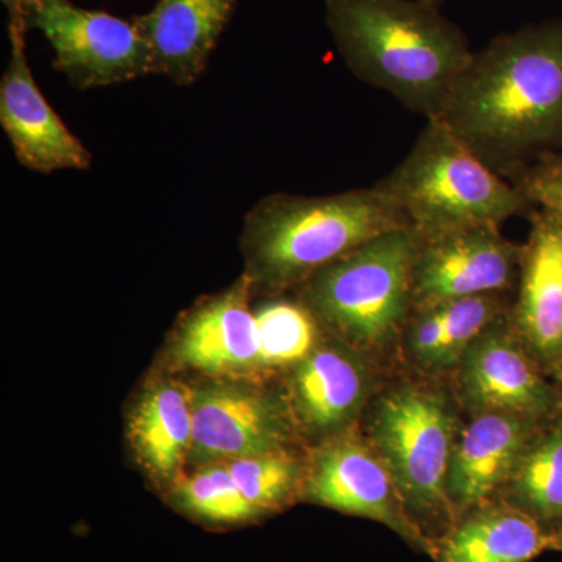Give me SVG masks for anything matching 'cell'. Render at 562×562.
Listing matches in <instances>:
<instances>
[{
    "mask_svg": "<svg viewBox=\"0 0 562 562\" xmlns=\"http://www.w3.org/2000/svg\"><path fill=\"white\" fill-rule=\"evenodd\" d=\"M503 179L562 151V20L501 33L473 54L439 117Z\"/></svg>",
    "mask_w": 562,
    "mask_h": 562,
    "instance_id": "6da1fadb",
    "label": "cell"
},
{
    "mask_svg": "<svg viewBox=\"0 0 562 562\" xmlns=\"http://www.w3.org/2000/svg\"><path fill=\"white\" fill-rule=\"evenodd\" d=\"M325 22L350 72L403 109L439 120L472 61L464 31L427 0H324Z\"/></svg>",
    "mask_w": 562,
    "mask_h": 562,
    "instance_id": "7a4b0ae2",
    "label": "cell"
},
{
    "mask_svg": "<svg viewBox=\"0 0 562 562\" xmlns=\"http://www.w3.org/2000/svg\"><path fill=\"white\" fill-rule=\"evenodd\" d=\"M402 227L409 224L401 206L375 184L328 195L273 192L244 217L246 277L251 291L286 290Z\"/></svg>",
    "mask_w": 562,
    "mask_h": 562,
    "instance_id": "3957f363",
    "label": "cell"
},
{
    "mask_svg": "<svg viewBox=\"0 0 562 562\" xmlns=\"http://www.w3.org/2000/svg\"><path fill=\"white\" fill-rule=\"evenodd\" d=\"M375 187L401 206L419 238L483 225L501 227L536 210L439 120L427 121L401 165Z\"/></svg>",
    "mask_w": 562,
    "mask_h": 562,
    "instance_id": "277c9868",
    "label": "cell"
},
{
    "mask_svg": "<svg viewBox=\"0 0 562 562\" xmlns=\"http://www.w3.org/2000/svg\"><path fill=\"white\" fill-rule=\"evenodd\" d=\"M419 236L413 227L376 236L302 284V303L346 341H390L413 310Z\"/></svg>",
    "mask_w": 562,
    "mask_h": 562,
    "instance_id": "5b68a950",
    "label": "cell"
},
{
    "mask_svg": "<svg viewBox=\"0 0 562 562\" xmlns=\"http://www.w3.org/2000/svg\"><path fill=\"white\" fill-rule=\"evenodd\" d=\"M373 441L386 462L409 519L435 549L457 514L447 492L453 422L441 397L402 387L382 398L373 416Z\"/></svg>",
    "mask_w": 562,
    "mask_h": 562,
    "instance_id": "8992f818",
    "label": "cell"
},
{
    "mask_svg": "<svg viewBox=\"0 0 562 562\" xmlns=\"http://www.w3.org/2000/svg\"><path fill=\"white\" fill-rule=\"evenodd\" d=\"M20 11L27 31L43 33L54 52V69L76 90L154 76L149 44L132 20L70 0H31Z\"/></svg>",
    "mask_w": 562,
    "mask_h": 562,
    "instance_id": "52a82bcc",
    "label": "cell"
},
{
    "mask_svg": "<svg viewBox=\"0 0 562 562\" xmlns=\"http://www.w3.org/2000/svg\"><path fill=\"white\" fill-rule=\"evenodd\" d=\"M10 55L0 80V125L14 157L29 171H88L91 151L66 127L60 114L44 98L25 50L24 16L9 11Z\"/></svg>",
    "mask_w": 562,
    "mask_h": 562,
    "instance_id": "ba28073f",
    "label": "cell"
},
{
    "mask_svg": "<svg viewBox=\"0 0 562 562\" xmlns=\"http://www.w3.org/2000/svg\"><path fill=\"white\" fill-rule=\"evenodd\" d=\"M522 247L498 227L461 228L419 238L413 277V310L436 303L502 294L519 279Z\"/></svg>",
    "mask_w": 562,
    "mask_h": 562,
    "instance_id": "9c48e42d",
    "label": "cell"
},
{
    "mask_svg": "<svg viewBox=\"0 0 562 562\" xmlns=\"http://www.w3.org/2000/svg\"><path fill=\"white\" fill-rule=\"evenodd\" d=\"M306 497L336 512L386 525L420 552L431 553L430 543L406 513L386 462L360 442L331 443L319 454Z\"/></svg>",
    "mask_w": 562,
    "mask_h": 562,
    "instance_id": "30bf717a",
    "label": "cell"
},
{
    "mask_svg": "<svg viewBox=\"0 0 562 562\" xmlns=\"http://www.w3.org/2000/svg\"><path fill=\"white\" fill-rule=\"evenodd\" d=\"M236 0H157L132 18L149 44L154 76L177 87L201 79L235 10Z\"/></svg>",
    "mask_w": 562,
    "mask_h": 562,
    "instance_id": "8fae6325",
    "label": "cell"
},
{
    "mask_svg": "<svg viewBox=\"0 0 562 562\" xmlns=\"http://www.w3.org/2000/svg\"><path fill=\"white\" fill-rule=\"evenodd\" d=\"M520 251L513 319L524 341L554 369L562 362V220L536 209Z\"/></svg>",
    "mask_w": 562,
    "mask_h": 562,
    "instance_id": "7c38bea8",
    "label": "cell"
},
{
    "mask_svg": "<svg viewBox=\"0 0 562 562\" xmlns=\"http://www.w3.org/2000/svg\"><path fill=\"white\" fill-rule=\"evenodd\" d=\"M497 322L462 358L461 382L468 401L483 413L543 416L553 408V392L519 342Z\"/></svg>",
    "mask_w": 562,
    "mask_h": 562,
    "instance_id": "4fadbf2b",
    "label": "cell"
},
{
    "mask_svg": "<svg viewBox=\"0 0 562 562\" xmlns=\"http://www.w3.org/2000/svg\"><path fill=\"white\" fill-rule=\"evenodd\" d=\"M191 450L202 458H238L273 452L284 438L279 412L255 392L213 384L191 394Z\"/></svg>",
    "mask_w": 562,
    "mask_h": 562,
    "instance_id": "5bb4252c",
    "label": "cell"
},
{
    "mask_svg": "<svg viewBox=\"0 0 562 562\" xmlns=\"http://www.w3.org/2000/svg\"><path fill=\"white\" fill-rule=\"evenodd\" d=\"M246 276L231 290L199 303L177 336V357L205 372H241L258 362V330Z\"/></svg>",
    "mask_w": 562,
    "mask_h": 562,
    "instance_id": "9a60e30c",
    "label": "cell"
},
{
    "mask_svg": "<svg viewBox=\"0 0 562 562\" xmlns=\"http://www.w3.org/2000/svg\"><path fill=\"white\" fill-rule=\"evenodd\" d=\"M525 417L482 413L462 431L450 458L447 492L454 514L486 503L513 476L528 449Z\"/></svg>",
    "mask_w": 562,
    "mask_h": 562,
    "instance_id": "2e32d148",
    "label": "cell"
},
{
    "mask_svg": "<svg viewBox=\"0 0 562 562\" xmlns=\"http://www.w3.org/2000/svg\"><path fill=\"white\" fill-rule=\"evenodd\" d=\"M554 532L512 503H483L436 543V562H530L554 550Z\"/></svg>",
    "mask_w": 562,
    "mask_h": 562,
    "instance_id": "e0dca14e",
    "label": "cell"
},
{
    "mask_svg": "<svg viewBox=\"0 0 562 562\" xmlns=\"http://www.w3.org/2000/svg\"><path fill=\"white\" fill-rule=\"evenodd\" d=\"M501 294L479 295L436 303L413 310L408 328L409 349L420 364L432 369L450 368L502 313Z\"/></svg>",
    "mask_w": 562,
    "mask_h": 562,
    "instance_id": "ac0fdd59",
    "label": "cell"
},
{
    "mask_svg": "<svg viewBox=\"0 0 562 562\" xmlns=\"http://www.w3.org/2000/svg\"><path fill=\"white\" fill-rule=\"evenodd\" d=\"M364 390L360 366L341 351H314L295 372L299 409L317 430H330L349 419L360 406Z\"/></svg>",
    "mask_w": 562,
    "mask_h": 562,
    "instance_id": "d6986e66",
    "label": "cell"
},
{
    "mask_svg": "<svg viewBox=\"0 0 562 562\" xmlns=\"http://www.w3.org/2000/svg\"><path fill=\"white\" fill-rule=\"evenodd\" d=\"M132 438L151 473L168 480L191 450V394L165 384L144 395L133 414Z\"/></svg>",
    "mask_w": 562,
    "mask_h": 562,
    "instance_id": "ffe728a7",
    "label": "cell"
},
{
    "mask_svg": "<svg viewBox=\"0 0 562 562\" xmlns=\"http://www.w3.org/2000/svg\"><path fill=\"white\" fill-rule=\"evenodd\" d=\"M509 503L549 530L553 531L552 525L562 524V422L525 450L512 476Z\"/></svg>",
    "mask_w": 562,
    "mask_h": 562,
    "instance_id": "44dd1931",
    "label": "cell"
},
{
    "mask_svg": "<svg viewBox=\"0 0 562 562\" xmlns=\"http://www.w3.org/2000/svg\"><path fill=\"white\" fill-rule=\"evenodd\" d=\"M177 506L210 527H236L260 519L244 497L228 465H211L179 484Z\"/></svg>",
    "mask_w": 562,
    "mask_h": 562,
    "instance_id": "7402d4cb",
    "label": "cell"
},
{
    "mask_svg": "<svg viewBox=\"0 0 562 562\" xmlns=\"http://www.w3.org/2000/svg\"><path fill=\"white\" fill-rule=\"evenodd\" d=\"M316 317L303 303L272 301L255 310L258 362L283 366L305 360L316 339Z\"/></svg>",
    "mask_w": 562,
    "mask_h": 562,
    "instance_id": "603a6c76",
    "label": "cell"
},
{
    "mask_svg": "<svg viewBox=\"0 0 562 562\" xmlns=\"http://www.w3.org/2000/svg\"><path fill=\"white\" fill-rule=\"evenodd\" d=\"M228 469L244 497L260 517L277 512L290 501L297 482L295 461L280 449L238 458L228 464Z\"/></svg>",
    "mask_w": 562,
    "mask_h": 562,
    "instance_id": "cb8c5ba5",
    "label": "cell"
},
{
    "mask_svg": "<svg viewBox=\"0 0 562 562\" xmlns=\"http://www.w3.org/2000/svg\"><path fill=\"white\" fill-rule=\"evenodd\" d=\"M513 183L536 206L562 220V151L547 155L512 177Z\"/></svg>",
    "mask_w": 562,
    "mask_h": 562,
    "instance_id": "d4e9b609",
    "label": "cell"
},
{
    "mask_svg": "<svg viewBox=\"0 0 562 562\" xmlns=\"http://www.w3.org/2000/svg\"><path fill=\"white\" fill-rule=\"evenodd\" d=\"M3 5L7 7V10L14 11L20 10L21 7H24L25 3L31 2V0H2Z\"/></svg>",
    "mask_w": 562,
    "mask_h": 562,
    "instance_id": "484cf974",
    "label": "cell"
},
{
    "mask_svg": "<svg viewBox=\"0 0 562 562\" xmlns=\"http://www.w3.org/2000/svg\"><path fill=\"white\" fill-rule=\"evenodd\" d=\"M554 542H557L554 550L562 552V524L557 528V531H554Z\"/></svg>",
    "mask_w": 562,
    "mask_h": 562,
    "instance_id": "4316f807",
    "label": "cell"
},
{
    "mask_svg": "<svg viewBox=\"0 0 562 562\" xmlns=\"http://www.w3.org/2000/svg\"><path fill=\"white\" fill-rule=\"evenodd\" d=\"M427 2L432 3V5L439 7V9H442L443 5H446L447 2H450V0H427Z\"/></svg>",
    "mask_w": 562,
    "mask_h": 562,
    "instance_id": "83f0119b",
    "label": "cell"
},
{
    "mask_svg": "<svg viewBox=\"0 0 562 562\" xmlns=\"http://www.w3.org/2000/svg\"><path fill=\"white\" fill-rule=\"evenodd\" d=\"M557 376H558V379H560V382L562 383V362L557 368Z\"/></svg>",
    "mask_w": 562,
    "mask_h": 562,
    "instance_id": "f1b7e54d",
    "label": "cell"
}]
</instances>
